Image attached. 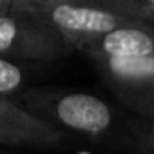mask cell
I'll return each mask as SVG.
<instances>
[{
  "mask_svg": "<svg viewBox=\"0 0 154 154\" xmlns=\"http://www.w3.org/2000/svg\"><path fill=\"white\" fill-rule=\"evenodd\" d=\"M22 105L62 132L69 131L89 140H107L118 127L111 103L89 93L36 89L24 96Z\"/></svg>",
  "mask_w": 154,
  "mask_h": 154,
  "instance_id": "cell-1",
  "label": "cell"
},
{
  "mask_svg": "<svg viewBox=\"0 0 154 154\" xmlns=\"http://www.w3.org/2000/svg\"><path fill=\"white\" fill-rule=\"evenodd\" d=\"M69 51L72 47L67 40L27 6L17 2L0 15V56L18 62H49Z\"/></svg>",
  "mask_w": 154,
  "mask_h": 154,
  "instance_id": "cell-2",
  "label": "cell"
},
{
  "mask_svg": "<svg viewBox=\"0 0 154 154\" xmlns=\"http://www.w3.org/2000/svg\"><path fill=\"white\" fill-rule=\"evenodd\" d=\"M44 18L56 33H60L72 49H80L100 35L127 24L136 22L116 11L102 8L89 0H72L67 4L47 8H29Z\"/></svg>",
  "mask_w": 154,
  "mask_h": 154,
  "instance_id": "cell-3",
  "label": "cell"
},
{
  "mask_svg": "<svg viewBox=\"0 0 154 154\" xmlns=\"http://www.w3.org/2000/svg\"><path fill=\"white\" fill-rule=\"evenodd\" d=\"M91 60L127 109L140 118H154V56Z\"/></svg>",
  "mask_w": 154,
  "mask_h": 154,
  "instance_id": "cell-4",
  "label": "cell"
},
{
  "mask_svg": "<svg viewBox=\"0 0 154 154\" xmlns=\"http://www.w3.org/2000/svg\"><path fill=\"white\" fill-rule=\"evenodd\" d=\"M63 132L42 120L11 96H0V145L26 149H56Z\"/></svg>",
  "mask_w": 154,
  "mask_h": 154,
  "instance_id": "cell-5",
  "label": "cell"
},
{
  "mask_svg": "<svg viewBox=\"0 0 154 154\" xmlns=\"http://www.w3.org/2000/svg\"><path fill=\"white\" fill-rule=\"evenodd\" d=\"M89 58L154 56V24L145 20L122 24L82 47Z\"/></svg>",
  "mask_w": 154,
  "mask_h": 154,
  "instance_id": "cell-6",
  "label": "cell"
},
{
  "mask_svg": "<svg viewBox=\"0 0 154 154\" xmlns=\"http://www.w3.org/2000/svg\"><path fill=\"white\" fill-rule=\"evenodd\" d=\"M89 2L116 11L131 20H145L154 24V0H89Z\"/></svg>",
  "mask_w": 154,
  "mask_h": 154,
  "instance_id": "cell-7",
  "label": "cell"
},
{
  "mask_svg": "<svg viewBox=\"0 0 154 154\" xmlns=\"http://www.w3.org/2000/svg\"><path fill=\"white\" fill-rule=\"evenodd\" d=\"M26 71L18 60L0 56V96H13L22 91Z\"/></svg>",
  "mask_w": 154,
  "mask_h": 154,
  "instance_id": "cell-8",
  "label": "cell"
},
{
  "mask_svg": "<svg viewBox=\"0 0 154 154\" xmlns=\"http://www.w3.org/2000/svg\"><path fill=\"white\" fill-rule=\"evenodd\" d=\"M131 136L138 154H154V118H141L132 127Z\"/></svg>",
  "mask_w": 154,
  "mask_h": 154,
  "instance_id": "cell-9",
  "label": "cell"
},
{
  "mask_svg": "<svg viewBox=\"0 0 154 154\" xmlns=\"http://www.w3.org/2000/svg\"><path fill=\"white\" fill-rule=\"evenodd\" d=\"M18 2L27 8H47L56 4H67V2H72V0H18Z\"/></svg>",
  "mask_w": 154,
  "mask_h": 154,
  "instance_id": "cell-10",
  "label": "cell"
},
{
  "mask_svg": "<svg viewBox=\"0 0 154 154\" xmlns=\"http://www.w3.org/2000/svg\"><path fill=\"white\" fill-rule=\"evenodd\" d=\"M17 2H18V0H0V15L6 13V11H9Z\"/></svg>",
  "mask_w": 154,
  "mask_h": 154,
  "instance_id": "cell-11",
  "label": "cell"
}]
</instances>
